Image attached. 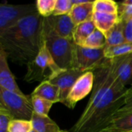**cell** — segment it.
<instances>
[{
	"label": "cell",
	"mask_w": 132,
	"mask_h": 132,
	"mask_svg": "<svg viewBox=\"0 0 132 132\" xmlns=\"http://www.w3.org/2000/svg\"><path fill=\"white\" fill-rule=\"evenodd\" d=\"M119 57L105 59L95 70L94 85L86 108L71 132H101L124 105L128 88L116 74Z\"/></svg>",
	"instance_id": "6da1fadb"
},
{
	"label": "cell",
	"mask_w": 132,
	"mask_h": 132,
	"mask_svg": "<svg viewBox=\"0 0 132 132\" xmlns=\"http://www.w3.org/2000/svg\"><path fill=\"white\" fill-rule=\"evenodd\" d=\"M44 45L43 17L38 12L0 33V47L8 58L19 65L32 61Z\"/></svg>",
	"instance_id": "7a4b0ae2"
},
{
	"label": "cell",
	"mask_w": 132,
	"mask_h": 132,
	"mask_svg": "<svg viewBox=\"0 0 132 132\" xmlns=\"http://www.w3.org/2000/svg\"><path fill=\"white\" fill-rule=\"evenodd\" d=\"M45 45L56 65L62 70L76 68V46L73 39L59 36L43 18Z\"/></svg>",
	"instance_id": "3957f363"
},
{
	"label": "cell",
	"mask_w": 132,
	"mask_h": 132,
	"mask_svg": "<svg viewBox=\"0 0 132 132\" xmlns=\"http://www.w3.org/2000/svg\"><path fill=\"white\" fill-rule=\"evenodd\" d=\"M26 66L27 71L24 80L28 83L50 81L63 70L56 65L46 45L37 56Z\"/></svg>",
	"instance_id": "277c9868"
},
{
	"label": "cell",
	"mask_w": 132,
	"mask_h": 132,
	"mask_svg": "<svg viewBox=\"0 0 132 132\" xmlns=\"http://www.w3.org/2000/svg\"><path fill=\"white\" fill-rule=\"evenodd\" d=\"M0 105L6 108L15 119L31 121L34 110L31 95H20L0 87Z\"/></svg>",
	"instance_id": "5b68a950"
},
{
	"label": "cell",
	"mask_w": 132,
	"mask_h": 132,
	"mask_svg": "<svg viewBox=\"0 0 132 132\" xmlns=\"http://www.w3.org/2000/svg\"><path fill=\"white\" fill-rule=\"evenodd\" d=\"M36 12V5L2 4L0 5V33Z\"/></svg>",
	"instance_id": "8992f818"
},
{
	"label": "cell",
	"mask_w": 132,
	"mask_h": 132,
	"mask_svg": "<svg viewBox=\"0 0 132 132\" xmlns=\"http://www.w3.org/2000/svg\"><path fill=\"white\" fill-rule=\"evenodd\" d=\"M104 48L90 49L84 46H76V68L83 72L93 71L104 60Z\"/></svg>",
	"instance_id": "52a82bcc"
},
{
	"label": "cell",
	"mask_w": 132,
	"mask_h": 132,
	"mask_svg": "<svg viewBox=\"0 0 132 132\" xmlns=\"http://www.w3.org/2000/svg\"><path fill=\"white\" fill-rule=\"evenodd\" d=\"M94 73L93 71L85 72L75 83L67 97V106L69 108H74L76 104L83 100L92 92L94 85Z\"/></svg>",
	"instance_id": "ba28073f"
},
{
	"label": "cell",
	"mask_w": 132,
	"mask_h": 132,
	"mask_svg": "<svg viewBox=\"0 0 132 132\" xmlns=\"http://www.w3.org/2000/svg\"><path fill=\"white\" fill-rule=\"evenodd\" d=\"M79 69L63 70L57 74L51 82L60 89V102L66 105L67 97L77 80L84 73Z\"/></svg>",
	"instance_id": "9c48e42d"
},
{
	"label": "cell",
	"mask_w": 132,
	"mask_h": 132,
	"mask_svg": "<svg viewBox=\"0 0 132 132\" xmlns=\"http://www.w3.org/2000/svg\"><path fill=\"white\" fill-rule=\"evenodd\" d=\"M7 58L5 52L0 47V87L20 95H25L15 82V77L9 69Z\"/></svg>",
	"instance_id": "30bf717a"
},
{
	"label": "cell",
	"mask_w": 132,
	"mask_h": 132,
	"mask_svg": "<svg viewBox=\"0 0 132 132\" xmlns=\"http://www.w3.org/2000/svg\"><path fill=\"white\" fill-rule=\"evenodd\" d=\"M52 29L61 37L73 39V32L76 25L73 23L70 15H54L46 18Z\"/></svg>",
	"instance_id": "8fae6325"
},
{
	"label": "cell",
	"mask_w": 132,
	"mask_h": 132,
	"mask_svg": "<svg viewBox=\"0 0 132 132\" xmlns=\"http://www.w3.org/2000/svg\"><path fill=\"white\" fill-rule=\"evenodd\" d=\"M94 12V1H89L85 4L73 5L69 15L73 23L77 26L80 23L92 20Z\"/></svg>",
	"instance_id": "7c38bea8"
},
{
	"label": "cell",
	"mask_w": 132,
	"mask_h": 132,
	"mask_svg": "<svg viewBox=\"0 0 132 132\" xmlns=\"http://www.w3.org/2000/svg\"><path fill=\"white\" fill-rule=\"evenodd\" d=\"M96 28L106 35L119 21L118 14L94 12L93 19Z\"/></svg>",
	"instance_id": "4fadbf2b"
},
{
	"label": "cell",
	"mask_w": 132,
	"mask_h": 132,
	"mask_svg": "<svg viewBox=\"0 0 132 132\" xmlns=\"http://www.w3.org/2000/svg\"><path fill=\"white\" fill-rule=\"evenodd\" d=\"M32 96H36L50 102H60V89L50 81H44L33 90Z\"/></svg>",
	"instance_id": "5bb4252c"
},
{
	"label": "cell",
	"mask_w": 132,
	"mask_h": 132,
	"mask_svg": "<svg viewBox=\"0 0 132 132\" xmlns=\"http://www.w3.org/2000/svg\"><path fill=\"white\" fill-rule=\"evenodd\" d=\"M116 74L120 82L127 86L132 81V54L119 57L116 67Z\"/></svg>",
	"instance_id": "9a60e30c"
},
{
	"label": "cell",
	"mask_w": 132,
	"mask_h": 132,
	"mask_svg": "<svg viewBox=\"0 0 132 132\" xmlns=\"http://www.w3.org/2000/svg\"><path fill=\"white\" fill-rule=\"evenodd\" d=\"M31 122L32 128L36 132H60L57 124L53 121L49 116L40 115L33 112Z\"/></svg>",
	"instance_id": "2e32d148"
},
{
	"label": "cell",
	"mask_w": 132,
	"mask_h": 132,
	"mask_svg": "<svg viewBox=\"0 0 132 132\" xmlns=\"http://www.w3.org/2000/svg\"><path fill=\"white\" fill-rule=\"evenodd\" d=\"M101 132H132V112L114 118Z\"/></svg>",
	"instance_id": "e0dca14e"
},
{
	"label": "cell",
	"mask_w": 132,
	"mask_h": 132,
	"mask_svg": "<svg viewBox=\"0 0 132 132\" xmlns=\"http://www.w3.org/2000/svg\"><path fill=\"white\" fill-rule=\"evenodd\" d=\"M96 29V26L93 20L77 25L73 32L74 43L78 46H83L85 40Z\"/></svg>",
	"instance_id": "ac0fdd59"
},
{
	"label": "cell",
	"mask_w": 132,
	"mask_h": 132,
	"mask_svg": "<svg viewBox=\"0 0 132 132\" xmlns=\"http://www.w3.org/2000/svg\"><path fill=\"white\" fill-rule=\"evenodd\" d=\"M106 46H114L126 43L123 32V26L119 21L106 35Z\"/></svg>",
	"instance_id": "d6986e66"
},
{
	"label": "cell",
	"mask_w": 132,
	"mask_h": 132,
	"mask_svg": "<svg viewBox=\"0 0 132 132\" xmlns=\"http://www.w3.org/2000/svg\"><path fill=\"white\" fill-rule=\"evenodd\" d=\"M132 54V43H125L114 46L104 47V56L106 59H114Z\"/></svg>",
	"instance_id": "ffe728a7"
},
{
	"label": "cell",
	"mask_w": 132,
	"mask_h": 132,
	"mask_svg": "<svg viewBox=\"0 0 132 132\" xmlns=\"http://www.w3.org/2000/svg\"><path fill=\"white\" fill-rule=\"evenodd\" d=\"M107 39L105 35L100 31L99 29H96L85 40L83 46L87 48L90 49H101L106 46Z\"/></svg>",
	"instance_id": "44dd1931"
},
{
	"label": "cell",
	"mask_w": 132,
	"mask_h": 132,
	"mask_svg": "<svg viewBox=\"0 0 132 132\" xmlns=\"http://www.w3.org/2000/svg\"><path fill=\"white\" fill-rule=\"evenodd\" d=\"M94 11L118 14V3L113 0H96L94 1Z\"/></svg>",
	"instance_id": "7402d4cb"
},
{
	"label": "cell",
	"mask_w": 132,
	"mask_h": 132,
	"mask_svg": "<svg viewBox=\"0 0 132 132\" xmlns=\"http://www.w3.org/2000/svg\"><path fill=\"white\" fill-rule=\"evenodd\" d=\"M31 98L34 112L40 115L48 116L53 103L36 96L31 95Z\"/></svg>",
	"instance_id": "603a6c76"
},
{
	"label": "cell",
	"mask_w": 132,
	"mask_h": 132,
	"mask_svg": "<svg viewBox=\"0 0 132 132\" xmlns=\"http://www.w3.org/2000/svg\"><path fill=\"white\" fill-rule=\"evenodd\" d=\"M56 0H37L36 6L39 14L43 18H48L53 14Z\"/></svg>",
	"instance_id": "cb8c5ba5"
},
{
	"label": "cell",
	"mask_w": 132,
	"mask_h": 132,
	"mask_svg": "<svg viewBox=\"0 0 132 132\" xmlns=\"http://www.w3.org/2000/svg\"><path fill=\"white\" fill-rule=\"evenodd\" d=\"M33 130L31 121L14 119L9 128V132H31Z\"/></svg>",
	"instance_id": "d4e9b609"
},
{
	"label": "cell",
	"mask_w": 132,
	"mask_h": 132,
	"mask_svg": "<svg viewBox=\"0 0 132 132\" xmlns=\"http://www.w3.org/2000/svg\"><path fill=\"white\" fill-rule=\"evenodd\" d=\"M14 119L12 114L6 108L0 105V132H9V125Z\"/></svg>",
	"instance_id": "484cf974"
},
{
	"label": "cell",
	"mask_w": 132,
	"mask_h": 132,
	"mask_svg": "<svg viewBox=\"0 0 132 132\" xmlns=\"http://www.w3.org/2000/svg\"><path fill=\"white\" fill-rule=\"evenodd\" d=\"M72 0H56L53 11L54 15H68L73 8Z\"/></svg>",
	"instance_id": "4316f807"
},
{
	"label": "cell",
	"mask_w": 132,
	"mask_h": 132,
	"mask_svg": "<svg viewBox=\"0 0 132 132\" xmlns=\"http://www.w3.org/2000/svg\"><path fill=\"white\" fill-rule=\"evenodd\" d=\"M131 112H132V87L128 88L127 95L125 97L124 105L117 111V113L114 115V119L118 118H119V117H121L125 114L131 113Z\"/></svg>",
	"instance_id": "83f0119b"
},
{
	"label": "cell",
	"mask_w": 132,
	"mask_h": 132,
	"mask_svg": "<svg viewBox=\"0 0 132 132\" xmlns=\"http://www.w3.org/2000/svg\"><path fill=\"white\" fill-rule=\"evenodd\" d=\"M122 26L124 36L126 43H132V17L120 19Z\"/></svg>",
	"instance_id": "f1b7e54d"
},
{
	"label": "cell",
	"mask_w": 132,
	"mask_h": 132,
	"mask_svg": "<svg viewBox=\"0 0 132 132\" xmlns=\"http://www.w3.org/2000/svg\"><path fill=\"white\" fill-rule=\"evenodd\" d=\"M118 3V15L119 19L132 17V5L123 4L121 2Z\"/></svg>",
	"instance_id": "f546056e"
},
{
	"label": "cell",
	"mask_w": 132,
	"mask_h": 132,
	"mask_svg": "<svg viewBox=\"0 0 132 132\" xmlns=\"http://www.w3.org/2000/svg\"><path fill=\"white\" fill-rule=\"evenodd\" d=\"M89 1H83V0H72L73 2V5H82V4H85L87 2H88Z\"/></svg>",
	"instance_id": "4dcf8cb0"
},
{
	"label": "cell",
	"mask_w": 132,
	"mask_h": 132,
	"mask_svg": "<svg viewBox=\"0 0 132 132\" xmlns=\"http://www.w3.org/2000/svg\"><path fill=\"white\" fill-rule=\"evenodd\" d=\"M123 4H126V5H132V0H125L123 2H121Z\"/></svg>",
	"instance_id": "1f68e13d"
},
{
	"label": "cell",
	"mask_w": 132,
	"mask_h": 132,
	"mask_svg": "<svg viewBox=\"0 0 132 132\" xmlns=\"http://www.w3.org/2000/svg\"><path fill=\"white\" fill-rule=\"evenodd\" d=\"M60 132H69V131H63V130H61V131H60Z\"/></svg>",
	"instance_id": "d6a6232c"
},
{
	"label": "cell",
	"mask_w": 132,
	"mask_h": 132,
	"mask_svg": "<svg viewBox=\"0 0 132 132\" xmlns=\"http://www.w3.org/2000/svg\"><path fill=\"white\" fill-rule=\"evenodd\" d=\"M31 132H36V131H35L34 130H32V131H31Z\"/></svg>",
	"instance_id": "836d02e7"
}]
</instances>
